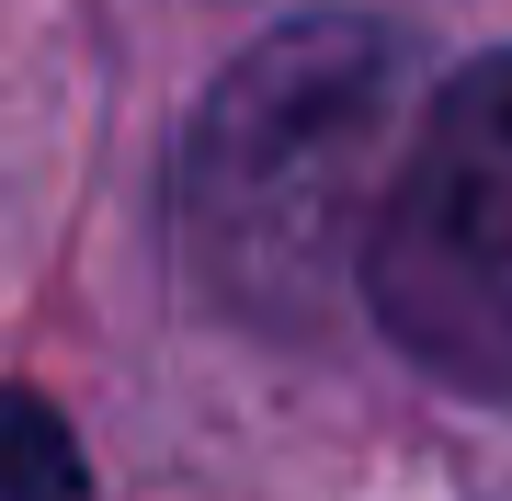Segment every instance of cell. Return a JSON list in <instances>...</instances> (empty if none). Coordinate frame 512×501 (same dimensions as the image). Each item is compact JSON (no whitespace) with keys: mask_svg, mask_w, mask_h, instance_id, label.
<instances>
[{"mask_svg":"<svg viewBox=\"0 0 512 501\" xmlns=\"http://www.w3.org/2000/svg\"><path fill=\"white\" fill-rule=\"evenodd\" d=\"M12 501H92V479H80L69 433H57V410L23 388L12 399Z\"/></svg>","mask_w":512,"mask_h":501,"instance_id":"cell-3","label":"cell"},{"mask_svg":"<svg viewBox=\"0 0 512 501\" xmlns=\"http://www.w3.org/2000/svg\"><path fill=\"white\" fill-rule=\"evenodd\" d=\"M365 308L410 365L512 399V46L456 69L387 183Z\"/></svg>","mask_w":512,"mask_h":501,"instance_id":"cell-2","label":"cell"},{"mask_svg":"<svg viewBox=\"0 0 512 501\" xmlns=\"http://www.w3.org/2000/svg\"><path fill=\"white\" fill-rule=\"evenodd\" d=\"M399 137V46L353 12L262 35L171 149V240L228 319H319L365 274Z\"/></svg>","mask_w":512,"mask_h":501,"instance_id":"cell-1","label":"cell"}]
</instances>
